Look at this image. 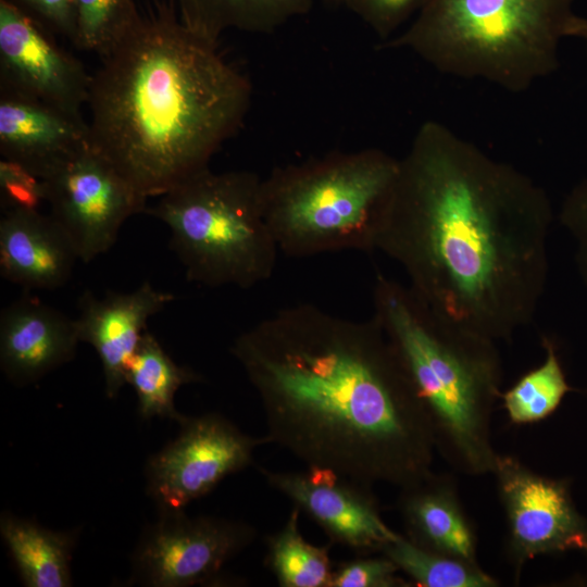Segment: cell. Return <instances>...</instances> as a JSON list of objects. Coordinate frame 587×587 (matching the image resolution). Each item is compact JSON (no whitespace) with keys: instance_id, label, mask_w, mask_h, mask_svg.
Masks as SVG:
<instances>
[{"instance_id":"7","label":"cell","mask_w":587,"mask_h":587,"mask_svg":"<svg viewBox=\"0 0 587 587\" xmlns=\"http://www.w3.org/2000/svg\"><path fill=\"white\" fill-rule=\"evenodd\" d=\"M261 182L254 172L209 167L147 207L168 227L188 280L249 289L273 275L279 249L263 216Z\"/></svg>"},{"instance_id":"19","label":"cell","mask_w":587,"mask_h":587,"mask_svg":"<svg viewBox=\"0 0 587 587\" xmlns=\"http://www.w3.org/2000/svg\"><path fill=\"white\" fill-rule=\"evenodd\" d=\"M312 7L313 0H178L180 22L215 45L229 29L274 33Z\"/></svg>"},{"instance_id":"20","label":"cell","mask_w":587,"mask_h":587,"mask_svg":"<svg viewBox=\"0 0 587 587\" xmlns=\"http://www.w3.org/2000/svg\"><path fill=\"white\" fill-rule=\"evenodd\" d=\"M0 533L25 586L72 585L73 533L47 529L8 512L1 514Z\"/></svg>"},{"instance_id":"31","label":"cell","mask_w":587,"mask_h":587,"mask_svg":"<svg viewBox=\"0 0 587 587\" xmlns=\"http://www.w3.org/2000/svg\"><path fill=\"white\" fill-rule=\"evenodd\" d=\"M577 38L583 39L586 42V47H587V18L586 17H584Z\"/></svg>"},{"instance_id":"14","label":"cell","mask_w":587,"mask_h":587,"mask_svg":"<svg viewBox=\"0 0 587 587\" xmlns=\"http://www.w3.org/2000/svg\"><path fill=\"white\" fill-rule=\"evenodd\" d=\"M175 297L143 282L128 292H107L102 298L84 291L75 321L80 341L92 346L100 359L108 398L117 396L126 384V372L150 317Z\"/></svg>"},{"instance_id":"16","label":"cell","mask_w":587,"mask_h":587,"mask_svg":"<svg viewBox=\"0 0 587 587\" xmlns=\"http://www.w3.org/2000/svg\"><path fill=\"white\" fill-rule=\"evenodd\" d=\"M80 342L74 319L25 295L0 313V366L14 385L38 382L70 362Z\"/></svg>"},{"instance_id":"11","label":"cell","mask_w":587,"mask_h":587,"mask_svg":"<svg viewBox=\"0 0 587 587\" xmlns=\"http://www.w3.org/2000/svg\"><path fill=\"white\" fill-rule=\"evenodd\" d=\"M257 535L252 525L239 520L160 512L135 548L130 580L151 587L205 584L214 580Z\"/></svg>"},{"instance_id":"29","label":"cell","mask_w":587,"mask_h":587,"mask_svg":"<svg viewBox=\"0 0 587 587\" xmlns=\"http://www.w3.org/2000/svg\"><path fill=\"white\" fill-rule=\"evenodd\" d=\"M559 217L575 241L577 271L587 287V178L576 184L565 196Z\"/></svg>"},{"instance_id":"10","label":"cell","mask_w":587,"mask_h":587,"mask_svg":"<svg viewBox=\"0 0 587 587\" xmlns=\"http://www.w3.org/2000/svg\"><path fill=\"white\" fill-rule=\"evenodd\" d=\"M43 183L49 214L64 229L84 263L109 251L124 223L147 209L148 199L90 146Z\"/></svg>"},{"instance_id":"26","label":"cell","mask_w":587,"mask_h":587,"mask_svg":"<svg viewBox=\"0 0 587 587\" xmlns=\"http://www.w3.org/2000/svg\"><path fill=\"white\" fill-rule=\"evenodd\" d=\"M363 554L333 570L329 587H405L398 566L386 555Z\"/></svg>"},{"instance_id":"23","label":"cell","mask_w":587,"mask_h":587,"mask_svg":"<svg viewBox=\"0 0 587 587\" xmlns=\"http://www.w3.org/2000/svg\"><path fill=\"white\" fill-rule=\"evenodd\" d=\"M411 582L422 587H496L499 582L478 563L421 548L398 535L380 550Z\"/></svg>"},{"instance_id":"13","label":"cell","mask_w":587,"mask_h":587,"mask_svg":"<svg viewBox=\"0 0 587 587\" xmlns=\"http://www.w3.org/2000/svg\"><path fill=\"white\" fill-rule=\"evenodd\" d=\"M51 35L10 0H0V90L80 113L91 75Z\"/></svg>"},{"instance_id":"22","label":"cell","mask_w":587,"mask_h":587,"mask_svg":"<svg viewBox=\"0 0 587 587\" xmlns=\"http://www.w3.org/2000/svg\"><path fill=\"white\" fill-rule=\"evenodd\" d=\"M301 510L294 505L284 526L267 536L265 566L282 587H329L332 542L315 546L299 529Z\"/></svg>"},{"instance_id":"27","label":"cell","mask_w":587,"mask_h":587,"mask_svg":"<svg viewBox=\"0 0 587 587\" xmlns=\"http://www.w3.org/2000/svg\"><path fill=\"white\" fill-rule=\"evenodd\" d=\"M422 0H340L380 40L395 36L417 11Z\"/></svg>"},{"instance_id":"12","label":"cell","mask_w":587,"mask_h":587,"mask_svg":"<svg viewBox=\"0 0 587 587\" xmlns=\"http://www.w3.org/2000/svg\"><path fill=\"white\" fill-rule=\"evenodd\" d=\"M259 470L267 485L307 513L333 545L372 554L399 535L385 523L370 484L319 466L300 472Z\"/></svg>"},{"instance_id":"6","label":"cell","mask_w":587,"mask_h":587,"mask_svg":"<svg viewBox=\"0 0 587 587\" xmlns=\"http://www.w3.org/2000/svg\"><path fill=\"white\" fill-rule=\"evenodd\" d=\"M399 159L379 148L334 151L275 167L261 182L264 220L290 258L373 252Z\"/></svg>"},{"instance_id":"15","label":"cell","mask_w":587,"mask_h":587,"mask_svg":"<svg viewBox=\"0 0 587 587\" xmlns=\"http://www.w3.org/2000/svg\"><path fill=\"white\" fill-rule=\"evenodd\" d=\"M80 113L0 90V153L45 179L88 148Z\"/></svg>"},{"instance_id":"28","label":"cell","mask_w":587,"mask_h":587,"mask_svg":"<svg viewBox=\"0 0 587 587\" xmlns=\"http://www.w3.org/2000/svg\"><path fill=\"white\" fill-rule=\"evenodd\" d=\"M0 200L3 211L39 210L41 203L46 202L43 179L23 165L2 158Z\"/></svg>"},{"instance_id":"4","label":"cell","mask_w":587,"mask_h":587,"mask_svg":"<svg viewBox=\"0 0 587 587\" xmlns=\"http://www.w3.org/2000/svg\"><path fill=\"white\" fill-rule=\"evenodd\" d=\"M372 294L373 317L423 403L435 450L464 475L492 473L498 453L491 417L502 395L496 341L447 319L382 273Z\"/></svg>"},{"instance_id":"30","label":"cell","mask_w":587,"mask_h":587,"mask_svg":"<svg viewBox=\"0 0 587 587\" xmlns=\"http://www.w3.org/2000/svg\"><path fill=\"white\" fill-rule=\"evenodd\" d=\"M10 1L48 32L64 36L73 43L76 33L75 0Z\"/></svg>"},{"instance_id":"2","label":"cell","mask_w":587,"mask_h":587,"mask_svg":"<svg viewBox=\"0 0 587 587\" xmlns=\"http://www.w3.org/2000/svg\"><path fill=\"white\" fill-rule=\"evenodd\" d=\"M230 353L260 399L270 444L307 466L399 488L432 472L427 414L373 316L286 307L239 334Z\"/></svg>"},{"instance_id":"21","label":"cell","mask_w":587,"mask_h":587,"mask_svg":"<svg viewBox=\"0 0 587 587\" xmlns=\"http://www.w3.org/2000/svg\"><path fill=\"white\" fill-rule=\"evenodd\" d=\"M201 379L190 367L178 365L154 335L147 330L126 372V384L136 392L138 413L142 420L160 417L182 422L185 415L175 408V394L182 386Z\"/></svg>"},{"instance_id":"18","label":"cell","mask_w":587,"mask_h":587,"mask_svg":"<svg viewBox=\"0 0 587 587\" xmlns=\"http://www.w3.org/2000/svg\"><path fill=\"white\" fill-rule=\"evenodd\" d=\"M399 489L397 508L409 540L430 551L478 563L476 530L451 475L432 471Z\"/></svg>"},{"instance_id":"9","label":"cell","mask_w":587,"mask_h":587,"mask_svg":"<svg viewBox=\"0 0 587 587\" xmlns=\"http://www.w3.org/2000/svg\"><path fill=\"white\" fill-rule=\"evenodd\" d=\"M179 433L145 467L147 492L160 512H178L207 496L224 478L253 463L254 450L270 444L218 413L186 416Z\"/></svg>"},{"instance_id":"3","label":"cell","mask_w":587,"mask_h":587,"mask_svg":"<svg viewBox=\"0 0 587 587\" xmlns=\"http://www.w3.org/2000/svg\"><path fill=\"white\" fill-rule=\"evenodd\" d=\"M217 47L171 3L100 57L87 101L90 147L146 199L209 168L245 123L251 82Z\"/></svg>"},{"instance_id":"1","label":"cell","mask_w":587,"mask_h":587,"mask_svg":"<svg viewBox=\"0 0 587 587\" xmlns=\"http://www.w3.org/2000/svg\"><path fill=\"white\" fill-rule=\"evenodd\" d=\"M546 190L437 121L416 130L376 240L429 308L495 341L528 325L545 292Z\"/></svg>"},{"instance_id":"25","label":"cell","mask_w":587,"mask_h":587,"mask_svg":"<svg viewBox=\"0 0 587 587\" xmlns=\"http://www.w3.org/2000/svg\"><path fill=\"white\" fill-rule=\"evenodd\" d=\"M73 45L100 57L110 51L140 22L133 0H75Z\"/></svg>"},{"instance_id":"17","label":"cell","mask_w":587,"mask_h":587,"mask_svg":"<svg viewBox=\"0 0 587 587\" xmlns=\"http://www.w3.org/2000/svg\"><path fill=\"white\" fill-rule=\"evenodd\" d=\"M78 254L60 224L39 210L3 211L0 274L24 290H54L72 276Z\"/></svg>"},{"instance_id":"32","label":"cell","mask_w":587,"mask_h":587,"mask_svg":"<svg viewBox=\"0 0 587 587\" xmlns=\"http://www.w3.org/2000/svg\"><path fill=\"white\" fill-rule=\"evenodd\" d=\"M333 1L338 2V3L340 2V0H333Z\"/></svg>"},{"instance_id":"8","label":"cell","mask_w":587,"mask_h":587,"mask_svg":"<svg viewBox=\"0 0 587 587\" xmlns=\"http://www.w3.org/2000/svg\"><path fill=\"white\" fill-rule=\"evenodd\" d=\"M492 474L505 516L504 551L516 577L536 557L587 553V517L574 502L570 479L539 474L507 454L497 455Z\"/></svg>"},{"instance_id":"5","label":"cell","mask_w":587,"mask_h":587,"mask_svg":"<svg viewBox=\"0 0 587 587\" xmlns=\"http://www.w3.org/2000/svg\"><path fill=\"white\" fill-rule=\"evenodd\" d=\"M584 17L574 0H422L378 49L408 50L437 72L528 90L560 66V46Z\"/></svg>"},{"instance_id":"24","label":"cell","mask_w":587,"mask_h":587,"mask_svg":"<svg viewBox=\"0 0 587 587\" xmlns=\"http://www.w3.org/2000/svg\"><path fill=\"white\" fill-rule=\"evenodd\" d=\"M541 345L545 350L544 362L524 374L501 395L508 417L513 424H533L547 419L572 390L553 341L544 336Z\"/></svg>"}]
</instances>
